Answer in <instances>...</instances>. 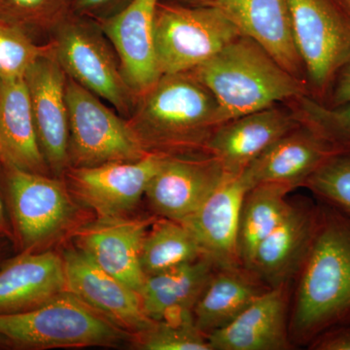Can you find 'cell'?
<instances>
[{"label":"cell","mask_w":350,"mask_h":350,"mask_svg":"<svg viewBox=\"0 0 350 350\" xmlns=\"http://www.w3.org/2000/svg\"><path fill=\"white\" fill-rule=\"evenodd\" d=\"M289 333L310 344L350 321V215L324 204L312 247L299 273Z\"/></svg>","instance_id":"obj_1"},{"label":"cell","mask_w":350,"mask_h":350,"mask_svg":"<svg viewBox=\"0 0 350 350\" xmlns=\"http://www.w3.org/2000/svg\"><path fill=\"white\" fill-rule=\"evenodd\" d=\"M128 120L147 151L170 155L204 152L222 125L213 94L189 71L161 76Z\"/></svg>","instance_id":"obj_2"},{"label":"cell","mask_w":350,"mask_h":350,"mask_svg":"<svg viewBox=\"0 0 350 350\" xmlns=\"http://www.w3.org/2000/svg\"><path fill=\"white\" fill-rule=\"evenodd\" d=\"M189 72L213 94L222 124L310 96L305 80L288 72L259 44L244 36Z\"/></svg>","instance_id":"obj_3"},{"label":"cell","mask_w":350,"mask_h":350,"mask_svg":"<svg viewBox=\"0 0 350 350\" xmlns=\"http://www.w3.org/2000/svg\"><path fill=\"white\" fill-rule=\"evenodd\" d=\"M4 349L116 347L133 336L66 291L29 312L0 314Z\"/></svg>","instance_id":"obj_4"},{"label":"cell","mask_w":350,"mask_h":350,"mask_svg":"<svg viewBox=\"0 0 350 350\" xmlns=\"http://www.w3.org/2000/svg\"><path fill=\"white\" fill-rule=\"evenodd\" d=\"M1 180L18 253L47 250L77 228V202L64 178L1 163Z\"/></svg>","instance_id":"obj_5"},{"label":"cell","mask_w":350,"mask_h":350,"mask_svg":"<svg viewBox=\"0 0 350 350\" xmlns=\"http://www.w3.org/2000/svg\"><path fill=\"white\" fill-rule=\"evenodd\" d=\"M91 20L71 14L53 32V53L68 78L129 119L137 94L124 77L111 43Z\"/></svg>","instance_id":"obj_6"},{"label":"cell","mask_w":350,"mask_h":350,"mask_svg":"<svg viewBox=\"0 0 350 350\" xmlns=\"http://www.w3.org/2000/svg\"><path fill=\"white\" fill-rule=\"evenodd\" d=\"M241 36L236 25L211 4L191 6L160 0L155 49L161 75L192 70Z\"/></svg>","instance_id":"obj_7"},{"label":"cell","mask_w":350,"mask_h":350,"mask_svg":"<svg viewBox=\"0 0 350 350\" xmlns=\"http://www.w3.org/2000/svg\"><path fill=\"white\" fill-rule=\"evenodd\" d=\"M69 167L133 162L150 153L128 119L68 77Z\"/></svg>","instance_id":"obj_8"},{"label":"cell","mask_w":350,"mask_h":350,"mask_svg":"<svg viewBox=\"0 0 350 350\" xmlns=\"http://www.w3.org/2000/svg\"><path fill=\"white\" fill-rule=\"evenodd\" d=\"M310 96L325 103L350 59V17L338 0H287Z\"/></svg>","instance_id":"obj_9"},{"label":"cell","mask_w":350,"mask_h":350,"mask_svg":"<svg viewBox=\"0 0 350 350\" xmlns=\"http://www.w3.org/2000/svg\"><path fill=\"white\" fill-rule=\"evenodd\" d=\"M167 155L150 152L133 162L68 167L63 178L76 202L91 208L98 217H123L139 204Z\"/></svg>","instance_id":"obj_10"},{"label":"cell","mask_w":350,"mask_h":350,"mask_svg":"<svg viewBox=\"0 0 350 350\" xmlns=\"http://www.w3.org/2000/svg\"><path fill=\"white\" fill-rule=\"evenodd\" d=\"M226 174L217 159L207 153L167 155L149 182L145 196L157 215L185 223Z\"/></svg>","instance_id":"obj_11"},{"label":"cell","mask_w":350,"mask_h":350,"mask_svg":"<svg viewBox=\"0 0 350 350\" xmlns=\"http://www.w3.org/2000/svg\"><path fill=\"white\" fill-rule=\"evenodd\" d=\"M25 80L41 151L51 174L62 178L69 167L68 75L51 43L50 49L27 71Z\"/></svg>","instance_id":"obj_12"},{"label":"cell","mask_w":350,"mask_h":350,"mask_svg":"<svg viewBox=\"0 0 350 350\" xmlns=\"http://www.w3.org/2000/svg\"><path fill=\"white\" fill-rule=\"evenodd\" d=\"M159 2L160 0H129L114 13L96 20L114 48L124 77L137 98L162 76L155 49Z\"/></svg>","instance_id":"obj_13"},{"label":"cell","mask_w":350,"mask_h":350,"mask_svg":"<svg viewBox=\"0 0 350 350\" xmlns=\"http://www.w3.org/2000/svg\"><path fill=\"white\" fill-rule=\"evenodd\" d=\"M68 291L122 330L135 337L151 325L142 297L125 282L110 275L78 248L64 250Z\"/></svg>","instance_id":"obj_14"},{"label":"cell","mask_w":350,"mask_h":350,"mask_svg":"<svg viewBox=\"0 0 350 350\" xmlns=\"http://www.w3.org/2000/svg\"><path fill=\"white\" fill-rule=\"evenodd\" d=\"M154 218L98 217L71 232L75 247L140 294L146 275L140 252Z\"/></svg>","instance_id":"obj_15"},{"label":"cell","mask_w":350,"mask_h":350,"mask_svg":"<svg viewBox=\"0 0 350 350\" xmlns=\"http://www.w3.org/2000/svg\"><path fill=\"white\" fill-rule=\"evenodd\" d=\"M250 191L243 174H228L190 218L183 223L194 234L204 256L216 269L241 268L239 225L243 198Z\"/></svg>","instance_id":"obj_16"},{"label":"cell","mask_w":350,"mask_h":350,"mask_svg":"<svg viewBox=\"0 0 350 350\" xmlns=\"http://www.w3.org/2000/svg\"><path fill=\"white\" fill-rule=\"evenodd\" d=\"M301 125L291 107L273 105L219 126L204 152L215 157L228 174H238L283 135Z\"/></svg>","instance_id":"obj_17"},{"label":"cell","mask_w":350,"mask_h":350,"mask_svg":"<svg viewBox=\"0 0 350 350\" xmlns=\"http://www.w3.org/2000/svg\"><path fill=\"white\" fill-rule=\"evenodd\" d=\"M347 151L301 124L269 147L241 172L250 190L262 183L304 185L335 154Z\"/></svg>","instance_id":"obj_18"},{"label":"cell","mask_w":350,"mask_h":350,"mask_svg":"<svg viewBox=\"0 0 350 350\" xmlns=\"http://www.w3.org/2000/svg\"><path fill=\"white\" fill-rule=\"evenodd\" d=\"M211 5L224 14L241 36L259 44L288 72L306 82L287 0H213Z\"/></svg>","instance_id":"obj_19"},{"label":"cell","mask_w":350,"mask_h":350,"mask_svg":"<svg viewBox=\"0 0 350 350\" xmlns=\"http://www.w3.org/2000/svg\"><path fill=\"white\" fill-rule=\"evenodd\" d=\"M320 206H291L280 224L258 246L248 271L268 288L288 284L300 273L319 221Z\"/></svg>","instance_id":"obj_20"},{"label":"cell","mask_w":350,"mask_h":350,"mask_svg":"<svg viewBox=\"0 0 350 350\" xmlns=\"http://www.w3.org/2000/svg\"><path fill=\"white\" fill-rule=\"evenodd\" d=\"M66 291L64 258L54 251L18 253L0 266V314L29 312Z\"/></svg>","instance_id":"obj_21"},{"label":"cell","mask_w":350,"mask_h":350,"mask_svg":"<svg viewBox=\"0 0 350 350\" xmlns=\"http://www.w3.org/2000/svg\"><path fill=\"white\" fill-rule=\"evenodd\" d=\"M287 284L268 288L229 324L207 336L211 350L290 349Z\"/></svg>","instance_id":"obj_22"},{"label":"cell","mask_w":350,"mask_h":350,"mask_svg":"<svg viewBox=\"0 0 350 350\" xmlns=\"http://www.w3.org/2000/svg\"><path fill=\"white\" fill-rule=\"evenodd\" d=\"M0 162L51 174L39 145L25 77L0 78Z\"/></svg>","instance_id":"obj_23"},{"label":"cell","mask_w":350,"mask_h":350,"mask_svg":"<svg viewBox=\"0 0 350 350\" xmlns=\"http://www.w3.org/2000/svg\"><path fill=\"white\" fill-rule=\"evenodd\" d=\"M216 267L208 257L147 276L140 291L142 306L153 321L180 319L193 310Z\"/></svg>","instance_id":"obj_24"},{"label":"cell","mask_w":350,"mask_h":350,"mask_svg":"<svg viewBox=\"0 0 350 350\" xmlns=\"http://www.w3.org/2000/svg\"><path fill=\"white\" fill-rule=\"evenodd\" d=\"M241 267L216 269L193 310L197 328L204 336L229 324L268 288Z\"/></svg>","instance_id":"obj_25"},{"label":"cell","mask_w":350,"mask_h":350,"mask_svg":"<svg viewBox=\"0 0 350 350\" xmlns=\"http://www.w3.org/2000/svg\"><path fill=\"white\" fill-rule=\"evenodd\" d=\"M293 187L282 183H262L247 191L239 215V257L250 269L258 246L282 222L292 204L287 195Z\"/></svg>","instance_id":"obj_26"},{"label":"cell","mask_w":350,"mask_h":350,"mask_svg":"<svg viewBox=\"0 0 350 350\" xmlns=\"http://www.w3.org/2000/svg\"><path fill=\"white\" fill-rule=\"evenodd\" d=\"M202 256L199 243L187 226L162 218L154 220L145 234L140 262L147 278L195 262Z\"/></svg>","instance_id":"obj_27"},{"label":"cell","mask_w":350,"mask_h":350,"mask_svg":"<svg viewBox=\"0 0 350 350\" xmlns=\"http://www.w3.org/2000/svg\"><path fill=\"white\" fill-rule=\"evenodd\" d=\"M75 0H0V21L31 36L54 32L72 14Z\"/></svg>","instance_id":"obj_28"},{"label":"cell","mask_w":350,"mask_h":350,"mask_svg":"<svg viewBox=\"0 0 350 350\" xmlns=\"http://www.w3.org/2000/svg\"><path fill=\"white\" fill-rule=\"evenodd\" d=\"M133 340L138 349L145 350H211L206 336L196 326L193 314L153 321Z\"/></svg>","instance_id":"obj_29"},{"label":"cell","mask_w":350,"mask_h":350,"mask_svg":"<svg viewBox=\"0 0 350 350\" xmlns=\"http://www.w3.org/2000/svg\"><path fill=\"white\" fill-rule=\"evenodd\" d=\"M289 103L301 124L350 151V103L342 107H327L310 94L299 96Z\"/></svg>","instance_id":"obj_30"},{"label":"cell","mask_w":350,"mask_h":350,"mask_svg":"<svg viewBox=\"0 0 350 350\" xmlns=\"http://www.w3.org/2000/svg\"><path fill=\"white\" fill-rule=\"evenodd\" d=\"M304 185L327 206L350 215V151L332 156Z\"/></svg>","instance_id":"obj_31"},{"label":"cell","mask_w":350,"mask_h":350,"mask_svg":"<svg viewBox=\"0 0 350 350\" xmlns=\"http://www.w3.org/2000/svg\"><path fill=\"white\" fill-rule=\"evenodd\" d=\"M50 49L36 43L29 33L0 21V78L25 77L36 61Z\"/></svg>","instance_id":"obj_32"},{"label":"cell","mask_w":350,"mask_h":350,"mask_svg":"<svg viewBox=\"0 0 350 350\" xmlns=\"http://www.w3.org/2000/svg\"><path fill=\"white\" fill-rule=\"evenodd\" d=\"M317 350H350V321L333 327L310 342Z\"/></svg>","instance_id":"obj_33"},{"label":"cell","mask_w":350,"mask_h":350,"mask_svg":"<svg viewBox=\"0 0 350 350\" xmlns=\"http://www.w3.org/2000/svg\"><path fill=\"white\" fill-rule=\"evenodd\" d=\"M129 0H75L72 12L81 17L98 20L107 17L114 13V9L123 4L125 5Z\"/></svg>","instance_id":"obj_34"},{"label":"cell","mask_w":350,"mask_h":350,"mask_svg":"<svg viewBox=\"0 0 350 350\" xmlns=\"http://www.w3.org/2000/svg\"><path fill=\"white\" fill-rule=\"evenodd\" d=\"M350 103V59L336 76L335 81L327 98V107H337Z\"/></svg>","instance_id":"obj_35"},{"label":"cell","mask_w":350,"mask_h":350,"mask_svg":"<svg viewBox=\"0 0 350 350\" xmlns=\"http://www.w3.org/2000/svg\"><path fill=\"white\" fill-rule=\"evenodd\" d=\"M0 174H1V162H0ZM0 234L12 241V229H11L10 221H9L8 214H7L1 189H0Z\"/></svg>","instance_id":"obj_36"},{"label":"cell","mask_w":350,"mask_h":350,"mask_svg":"<svg viewBox=\"0 0 350 350\" xmlns=\"http://www.w3.org/2000/svg\"><path fill=\"white\" fill-rule=\"evenodd\" d=\"M170 1L177 2V3L185 4L191 6L209 5L213 0H170Z\"/></svg>","instance_id":"obj_37"},{"label":"cell","mask_w":350,"mask_h":350,"mask_svg":"<svg viewBox=\"0 0 350 350\" xmlns=\"http://www.w3.org/2000/svg\"><path fill=\"white\" fill-rule=\"evenodd\" d=\"M6 241H11L10 239H7L6 237L0 234V266L2 262L5 261V245Z\"/></svg>","instance_id":"obj_38"},{"label":"cell","mask_w":350,"mask_h":350,"mask_svg":"<svg viewBox=\"0 0 350 350\" xmlns=\"http://www.w3.org/2000/svg\"><path fill=\"white\" fill-rule=\"evenodd\" d=\"M338 2L350 17V0H338Z\"/></svg>","instance_id":"obj_39"},{"label":"cell","mask_w":350,"mask_h":350,"mask_svg":"<svg viewBox=\"0 0 350 350\" xmlns=\"http://www.w3.org/2000/svg\"><path fill=\"white\" fill-rule=\"evenodd\" d=\"M0 347H3L4 349V345L3 342H2L1 338H0Z\"/></svg>","instance_id":"obj_40"}]
</instances>
